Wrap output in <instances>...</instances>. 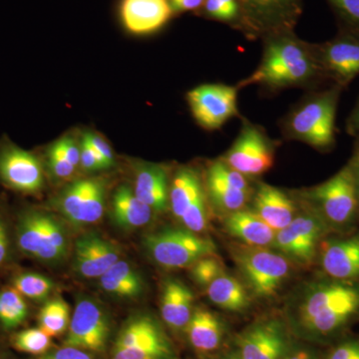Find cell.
Instances as JSON below:
<instances>
[{"instance_id":"cell-41","label":"cell","mask_w":359,"mask_h":359,"mask_svg":"<svg viewBox=\"0 0 359 359\" xmlns=\"http://www.w3.org/2000/svg\"><path fill=\"white\" fill-rule=\"evenodd\" d=\"M52 147L60 153L73 167L77 169L80 166V147L74 139L65 137L52 145Z\"/></svg>"},{"instance_id":"cell-40","label":"cell","mask_w":359,"mask_h":359,"mask_svg":"<svg viewBox=\"0 0 359 359\" xmlns=\"http://www.w3.org/2000/svg\"><path fill=\"white\" fill-rule=\"evenodd\" d=\"M83 139L88 142L89 145L95 150L97 154L100 156L107 169L115 164V156L112 148L110 147L107 142L104 140L102 137L95 133H86L84 135Z\"/></svg>"},{"instance_id":"cell-50","label":"cell","mask_w":359,"mask_h":359,"mask_svg":"<svg viewBox=\"0 0 359 359\" xmlns=\"http://www.w3.org/2000/svg\"><path fill=\"white\" fill-rule=\"evenodd\" d=\"M0 359H13L11 356L7 355L6 353H0Z\"/></svg>"},{"instance_id":"cell-22","label":"cell","mask_w":359,"mask_h":359,"mask_svg":"<svg viewBox=\"0 0 359 359\" xmlns=\"http://www.w3.org/2000/svg\"><path fill=\"white\" fill-rule=\"evenodd\" d=\"M173 14L169 0H121L119 6L123 26L135 35L158 32Z\"/></svg>"},{"instance_id":"cell-25","label":"cell","mask_w":359,"mask_h":359,"mask_svg":"<svg viewBox=\"0 0 359 359\" xmlns=\"http://www.w3.org/2000/svg\"><path fill=\"white\" fill-rule=\"evenodd\" d=\"M224 231L249 247L271 248L276 231L268 226L252 209L240 210L223 217Z\"/></svg>"},{"instance_id":"cell-48","label":"cell","mask_w":359,"mask_h":359,"mask_svg":"<svg viewBox=\"0 0 359 359\" xmlns=\"http://www.w3.org/2000/svg\"><path fill=\"white\" fill-rule=\"evenodd\" d=\"M348 130L351 134H359V103L349 118Z\"/></svg>"},{"instance_id":"cell-11","label":"cell","mask_w":359,"mask_h":359,"mask_svg":"<svg viewBox=\"0 0 359 359\" xmlns=\"http://www.w3.org/2000/svg\"><path fill=\"white\" fill-rule=\"evenodd\" d=\"M107 189L100 178L76 180L52 200L54 208L73 226L83 228L98 223L106 207Z\"/></svg>"},{"instance_id":"cell-37","label":"cell","mask_w":359,"mask_h":359,"mask_svg":"<svg viewBox=\"0 0 359 359\" xmlns=\"http://www.w3.org/2000/svg\"><path fill=\"white\" fill-rule=\"evenodd\" d=\"M347 27V32L359 37V0H328Z\"/></svg>"},{"instance_id":"cell-18","label":"cell","mask_w":359,"mask_h":359,"mask_svg":"<svg viewBox=\"0 0 359 359\" xmlns=\"http://www.w3.org/2000/svg\"><path fill=\"white\" fill-rule=\"evenodd\" d=\"M119 259V247L100 233L91 231L80 236L75 242L73 271L80 278H99Z\"/></svg>"},{"instance_id":"cell-4","label":"cell","mask_w":359,"mask_h":359,"mask_svg":"<svg viewBox=\"0 0 359 359\" xmlns=\"http://www.w3.org/2000/svg\"><path fill=\"white\" fill-rule=\"evenodd\" d=\"M231 257L252 299L271 301L292 276L294 264L271 248L233 244Z\"/></svg>"},{"instance_id":"cell-23","label":"cell","mask_w":359,"mask_h":359,"mask_svg":"<svg viewBox=\"0 0 359 359\" xmlns=\"http://www.w3.org/2000/svg\"><path fill=\"white\" fill-rule=\"evenodd\" d=\"M252 203V211L276 233L289 226L301 209V203L289 194L266 183L257 186Z\"/></svg>"},{"instance_id":"cell-15","label":"cell","mask_w":359,"mask_h":359,"mask_svg":"<svg viewBox=\"0 0 359 359\" xmlns=\"http://www.w3.org/2000/svg\"><path fill=\"white\" fill-rule=\"evenodd\" d=\"M191 112L201 127L221 128L238 115V87L224 84H205L196 87L187 95Z\"/></svg>"},{"instance_id":"cell-19","label":"cell","mask_w":359,"mask_h":359,"mask_svg":"<svg viewBox=\"0 0 359 359\" xmlns=\"http://www.w3.org/2000/svg\"><path fill=\"white\" fill-rule=\"evenodd\" d=\"M242 359H280L287 353V334L278 318L255 323L238 337Z\"/></svg>"},{"instance_id":"cell-13","label":"cell","mask_w":359,"mask_h":359,"mask_svg":"<svg viewBox=\"0 0 359 359\" xmlns=\"http://www.w3.org/2000/svg\"><path fill=\"white\" fill-rule=\"evenodd\" d=\"M223 162L247 178L262 176L275 163V149L264 130L245 122Z\"/></svg>"},{"instance_id":"cell-46","label":"cell","mask_w":359,"mask_h":359,"mask_svg":"<svg viewBox=\"0 0 359 359\" xmlns=\"http://www.w3.org/2000/svg\"><path fill=\"white\" fill-rule=\"evenodd\" d=\"M280 359H314L313 354L308 349H297V351L285 353Z\"/></svg>"},{"instance_id":"cell-14","label":"cell","mask_w":359,"mask_h":359,"mask_svg":"<svg viewBox=\"0 0 359 359\" xmlns=\"http://www.w3.org/2000/svg\"><path fill=\"white\" fill-rule=\"evenodd\" d=\"M110 335V320L103 306L90 297H80L71 318L65 346L103 353Z\"/></svg>"},{"instance_id":"cell-17","label":"cell","mask_w":359,"mask_h":359,"mask_svg":"<svg viewBox=\"0 0 359 359\" xmlns=\"http://www.w3.org/2000/svg\"><path fill=\"white\" fill-rule=\"evenodd\" d=\"M302 0H238L240 18L250 32H290L301 13Z\"/></svg>"},{"instance_id":"cell-12","label":"cell","mask_w":359,"mask_h":359,"mask_svg":"<svg viewBox=\"0 0 359 359\" xmlns=\"http://www.w3.org/2000/svg\"><path fill=\"white\" fill-rule=\"evenodd\" d=\"M204 183L210 205L222 217L245 209L254 195L247 177L231 169L222 159L209 165Z\"/></svg>"},{"instance_id":"cell-35","label":"cell","mask_w":359,"mask_h":359,"mask_svg":"<svg viewBox=\"0 0 359 359\" xmlns=\"http://www.w3.org/2000/svg\"><path fill=\"white\" fill-rule=\"evenodd\" d=\"M18 254L14 238L13 217L0 201V269L13 263Z\"/></svg>"},{"instance_id":"cell-33","label":"cell","mask_w":359,"mask_h":359,"mask_svg":"<svg viewBox=\"0 0 359 359\" xmlns=\"http://www.w3.org/2000/svg\"><path fill=\"white\" fill-rule=\"evenodd\" d=\"M70 320L69 306L60 297L45 302L37 316L40 330L50 337L65 334L69 327Z\"/></svg>"},{"instance_id":"cell-1","label":"cell","mask_w":359,"mask_h":359,"mask_svg":"<svg viewBox=\"0 0 359 359\" xmlns=\"http://www.w3.org/2000/svg\"><path fill=\"white\" fill-rule=\"evenodd\" d=\"M359 316V283L314 280L290 304L289 318L297 332L311 339H327Z\"/></svg>"},{"instance_id":"cell-8","label":"cell","mask_w":359,"mask_h":359,"mask_svg":"<svg viewBox=\"0 0 359 359\" xmlns=\"http://www.w3.org/2000/svg\"><path fill=\"white\" fill-rule=\"evenodd\" d=\"M111 359H177V353L159 321L151 314L140 313L123 323Z\"/></svg>"},{"instance_id":"cell-51","label":"cell","mask_w":359,"mask_h":359,"mask_svg":"<svg viewBox=\"0 0 359 359\" xmlns=\"http://www.w3.org/2000/svg\"><path fill=\"white\" fill-rule=\"evenodd\" d=\"M226 359H242V358H241L240 356H230V358H228Z\"/></svg>"},{"instance_id":"cell-43","label":"cell","mask_w":359,"mask_h":359,"mask_svg":"<svg viewBox=\"0 0 359 359\" xmlns=\"http://www.w3.org/2000/svg\"><path fill=\"white\" fill-rule=\"evenodd\" d=\"M39 359H94V358L89 351L65 346L60 348L49 351L43 355H40Z\"/></svg>"},{"instance_id":"cell-20","label":"cell","mask_w":359,"mask_h":359,"mask_svg":"<svg viewBox=\"0 0 359 359\" xmlns=\"http://www.w3.org/2000/svg\"><path fill=\"white\" fill-rule=\"evenodd\" d=\"M323 72L340 85L348 84L359 75V37L341 33L327 43L316 47Z\"/></svg>"},{"instance_id":"cell-45","label":"cell","mask_w":359,"mask_h":359,"mask_svg":"<svg viewBox=\"0 0 359 359\" xmlns=\"http://www.w3.org/2000/svg\"><path fill=\"white\" fill-rule=\"evenodd\" d=\"M173 13L197 11L204 6L205 0H169Z\"/></svg>"},{"instance_id":"cell-24","label":"cell","mask_w":359,"mask_h":359,"mask_svg":"<svg viewBox=\"0 0 359 359\" xmlns=\"http://www.w3.org/2000/svg\"><path fill=\"white\" fill-rule=\"evenodd\" d=\"M192 290L178 278H168L161 292V316L166 325L176 332H185L195 311Z\"/></svg>"},{"instance_id":"cell-28","label":"cell","mask_w":359,"mask_h":359,"mask_svg":"<svg viewBox=\"0 0 359 359\" xmlns=\"http://www.w3.org/2000/svg\"><path fill=\"white\" fill-rule=\"evenodd\" d=\"M99 287L105 294L122 301L140 299L146 290V283L138 269L129 262L119 259L98 278Z\"/></svg>"},{"instance_id":"cell-30","label":"cell","mask_w":359,"mask_h":359,"mask_svg":"<svg viewBox=\"0 0 359 359\" xmlns=\"http://www.w3.org/2000/svg\"><path fill=\"white\" fill-rule=\"evenodd\" d=\"M205 290L215 306L229 313H244L255 301L244 282L228 273L219 276Z\"/></svg>"},{"instance_id":"cell-31","label":"cell","mask_w":359,"mask_h":359,"mask_svg":"<svg viewBox=\"0 0 359 359\" xmlns=\"http://www.w3.org/2000/svg\"><path fill=\"white\" fill-rule=\"evenodd\" d=\"M30 306L11 285H0V332L11 334L27 323Z\"/></svg>"},{"instance_id":"cell-29","label":"cell","mask_w":359,"mask_h":359,"mask_svg":"<svg viewBox=\"0 0 359 359\" xmlns=\"http://www.w3.org/2000/svg\"><path fill=\"white\" fill-rule=\"evenodd\" d=\"M155 214L135 195L129 186L123 185L115 191L111 205V219L118 228L125 231L144 228L153 221Z\"/></svg>"},{"instance_id":"cell-44","label":"cell","mask_w":359,"mask_h":359,"mask_svg":"<svg viewBox=\"0 0 359 359\" xmlns=\"http://www.w3.org/2000/svg\"><path fill=\"white\" fill-rule=\"evenodd\" d=\"M203 9H204L205 15L214 18V20L222 21L237 20L219 0H205Z\"/></svg>"},{"instance_id":"cell-16","label":"cell","mask_w":359,"mask_h":359,"mask_svg":"<svg viewBox=\"0 0 359 359\" xmlns=\"http://www.w3.org/2000/svg\"><path fill=\"white\" fill-rule=\"evenodd\" d=\"M0 182L13 192L39 195L45 185L43 166L32 153L4 145L0 148Z\"/></svg>"},{"instance_id":"cell-7","label":"cell","mask_w":359,"mask_h":359,"mask_svg":"<svg viewBox=\"0 0 359 359\" xmlns=\"http://www.w3.org/2000/svg\"><path fill=\"white\" fill-rule=\"evenodd\" d=\"M144 249L153 262L166 269H189L202 257L217 255L212 238L186 228H163L143 238Z\"/></svg>"},{"instance_id":"cell-49","label":"cell","mask_w":359,"mask_h":359,"mask_svg":"<svg viewBox=\"0 0 359 359\" xmlns=\"http://www.w3.org/2000/svg\"><path fill=\"white\" fill-rule=\"evenodd\" d=\"M219 1L226 7V9H228L236 18L240 16V6H238V0H219Z\"/></svg>"},{"instance_id":"cell-10","label":"cell","mask_w":359,"mask_h":359,"mask_svg":"<svg viewBox=\"0 0 359 359\" xmlns=\"http://www.w3.org/2000/svg\"><path fill=\"white\" fill-rule=\"evenodd\" d=\"M210 205L204 179L194 168H180L170 186V210L184 228L203 235L210 228Z\"/></svg>"},{"instance_id":"cell-21","label":"cell","mask_w":359,"mask_h":359,"mask_svg":"<svg viewBox=\"0 0 359 359\" xmlns=\"http://www.w3.org/2000/svg\"><path fill=\"white\" fill-rule=\"evenodd\" d=\"M318 259L328 278L359 283V233L325 238Z\"/></svg>"},{"instance_id":"cell-42","label":"cell","mask_w":359,"mask_h":359,"mask_svg":"<svg viewBox=\"0 0 359 359\" xmlns=\"http://www.w3.org/2000/svg\"><path fill=\"white\" fill-rule=\"evenodd\" d=\"M325 359H359V339L341 342L330 351Z\"/></svg>"},{"instance_id":"cell-34","label":"cell","mask_w":359,"mask_h":359,"mask_svg":"<svg viewBox=\"0 0 359 359\" xmlns=\"http://www.w3.org/2000/svg\"><path fill=\"white\" fill-rule=\"evenodd\" d=\"M50 339L40 328H26L11 334L9 346L20 353L40 356L50 351Z\"/></svg>"},{"instance_id":"cell-6","label":"cell","mask_w":359,"mask_h":359,"mask_svg":"<svg viewBox=\"0 0 359 359\" xmlns=\"http://www.w3.org/2000/svg\"><path fill=\"white\" fill-rule=\"evenodd\" d=\"M301 199L313 208L330 231H346L359 215L358 194L351 164L327 181L301 193Z\"/></svg>"},{"instance_id":"cell-39","label":"cell","mask_w":359,"mask_h":359,"mask_svg":"<svg viewBox=\"0 0 359 359\" xmlns=\"http://www.w3.org/2000/svg\"><path fill=\"white\" fill-rule=\"evenodd\" d=\"M80 167L86 172H98L107 169L100 156L97 154L85 139L80 145Z\"/></svg>"},{"instance_id":"cell-9","label":"cell","mask_w":359,"mask_h":359,"mask_svg":"<svg viewBox=\"0 0 359 359\" xmlns=\"http://www.w3.org/2000/svg\"><path fill=\"white\" fill-rule=\"evenodd\" d=\"M301 209L289 226L276 231L271 249L287 257L292 264L309 268L318 259V252L330 229L320 215L299 198Z\"/></svg>"},{"instance_id":"cell-26","label":"cell","mask_w":359,"mask_h":359,"mask_svg":"<svg viewBox=\"0 0 359 359\" xmlns=\"http://www.w3.org/2000/svg\"><path fill=\"white\" fill-rule=\"evenodd\" d=\"M171 181L166 168L156 164H144L138 168L134 193L156 214L170 210Z\"/></svg>"},{"instance_id":"cell-36","label":"cell","mask_w":359,"mask_h":359,"mask_svg":"<svg viewBox=\"0 0 359 359\" xmlns=\"http://www.w3.org/2000/svg\"><path fill=\"white\" fill-rule=\"evenodd\" d=\"M191 278L198 287L207 290V287L219 276L226 273L224 262L218 255H212L198 259L189 268Z\"/></svg>"},{"instance_id":"cell-47","label":"cell","mask_w":359,"mask_h":359,"mask_svg":"<svg viewBox=\"0 0 359 359\" xmlns=\"http://www.w3.org/2000/svg\"><path fill=\"white\" fill-rule=\"evenodd\" d=\"M351 169H353V173L354 177V182H355L356 194H358V207H359V148L354 153L353 159L351 162Z\"/></svg>"},{"instance_id":"cell-38","label":"cell","mask_w":359,"mask_h":359,"mask_svg":"<svg viewBox=\"0 0 359 359\" xmlns=\"http://www.w3.org/2000/svg\"><path fill=\"white\" fill-rule=\"evenodd\" d=\"M47 167L51 176L58 180L70 179L77 170L52 146L47 152Z\"/></svg>"},{"instance_id":"cell-27","label":"cell","mask_w":359,"mask_h":359,"mask_svg":"<svg viewBox=\"0 0 359 359\" xmlns=\"http://www.w3.org/2000/svg\"><path fill=\"white\" fill-rule=\"evenodd\" d=\"M185 332L196 353L208 355L216 353L223 344L224 323L216 313L197 306Z\"/></svg>"},{"instance_id":"cell-3","label":"cell","mask_w":359,"mask_h":359,"mask_svg":"<svg viewBox=\"0 0 359 359\" xmlns=\"http://www.w3.org/2000/svg\"><path fill=\"white\" fill-rule=\"evenodd\" d=\"M18 255L44 264L63 263L69 254V236L65 224L51 212L25 207L13 217Z\"/></svg>"},{"instance_id":"cell-2","label":"cell","mask_w":359,"mask_h":359,"mask_svg":"<svg viewBox=\"0 0 359 359\" xmlns=\"http://www.w3.org/2000/svg\"><path fill=\"white\" fill-rule=\"evenodd\" d=\"M261 65L241 86L259 85L269 89L304 86L323 72L316 47L290 32L269 35Z\"/></svg>"},{"instance_id":"cell-5","label":"cell","mask_w":359,"mask_h":359,"mask_svg":"<svg viewBox=\"0 0 359 359\" xmlns=\"http://www.w3.org/2000/svg\"><path fill=\"white\" fill-rule=\"evenodd\" d=\"M339 89L316 94L299 104L285 119L287 138L304 142L318 150H327L335 141V116Z\"/></svg>"},{"instance_id":"cell-32","label":"cell","mask_w":359,"mask_h":359,"mask_svg":"<svg viewBox=\"0 0 359 359\" xmlns=\"http://www.w3.org/2000/svg\"><path fill=\"white\" fill-rule=\"evenodd\" d=\"M8 285L18 290L28 302L37 304L50 299L56 287L52 278L29 269L13 271L9 276Z\"/></svg>"}]
</instances>
